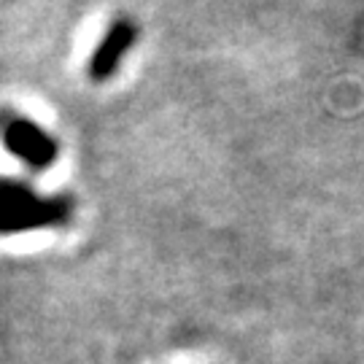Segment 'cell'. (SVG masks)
Segmentation results:
<instances>
[{"label": "cell", "mask_w": 364, "mask_h": 364, "mask_svg": "<svg viewBox=\"0 0 364 364\" xmlns=\"http://www.w3.org/2000/svg\"><path fill=\"white\" fill-rule=\"evenodd\" d=\"M3 144L30 168H49L57 159V144L41 130L38 124L25 122V119H14L3 130Z\"/></svg>", "instance_id": "obj_2"}, {"label": "cell", "mask_w": 364, "mask_h": 364, "mask_svg": "<svg viewBox=\"0 0 364 364\" xmlns=\"http://www.w3.org/2000/svg\"><path fill=\"white\" fill-rule=\"evenodd\" d=\"M138 38V30L130 19H117L105 30L103 41L97 43L95 54L90 57V78L92 81H105L117 73L122 57L130 52V46Z\"/></svg>", "instance_id": "obj_3"}, {"label": "cell", "mask_w": 364, "mask_h": 364, "mask_svg": "<svg viewBox=\"0 0 364 364\" xmlns=\"http://www.w3.org/2000/svg\"><path fill=\"white\" fill-rule=\"evenodd\" d=\"M70 210L73 205L65 197L43 200L19 183L0 181V235L63 224L70 216Z\"/></svg>", "instance_id": "obj_1"}]
</instances>
